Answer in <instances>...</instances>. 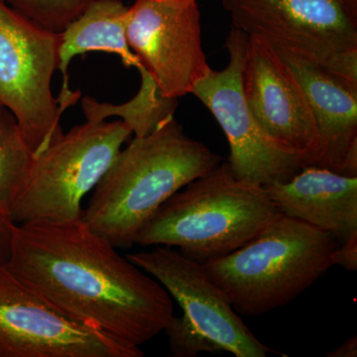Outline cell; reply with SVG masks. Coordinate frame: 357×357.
Instances as JSON below:
<instances>
[{
	"instance_id": "2e32d148",
	"label": "cell",
	"mask_w": 357,
	"mask_h": 357,
	"mask_svg": "<svg viewBox=\"0 0 357 357\" xmlns=\"http://www.w3.org/2000/svg\"><path fill=\"white\" fill-rule=\"evenodd\" d=\"M139 91L129 102L122 105L100 102L95 98H84L82 109L86 121L100 122L109 117H121L135 137H143L153 132L162 123L174 117L178 107V98L162 95L158 84L144 68L139 70Z\"/></svg>"
},
{
	"instance_id": "603a6c76",
	"label": "cell",
	"mask_w": 357,
	"mask_h": 357,
	"mask_svg": "<svg viewBox=\"0 0 357 357\" xmlns=\"http://www.w3.org/2000/svg\"><path fill=\"white\" fill-rule=\"evenodd\" d=\"M342 2L349 15L357 21V0H342Z\"/></svg>"
},
{
	"instance_id": "4fadbf2b",
	"label": "cell",
	"mask_w": 357,
	"mask_h": 357,
	"mask_svg": "<svg viewBox=\"0 0 357 357\" xmlns=\"http://www.w3.org/2000/svg\"><path fill=\"white\" fill-rule=\"evenodd\" d=\"M277 53L304 89L316 121L319 149L312 166L357 177V91L304 59Z\"/></svg>"
},
{
	"instance_id": "9c48e42d",
	"label": "cell",
	"mask_w": 357,
	"mask_h": 357,
	"mask_svg": "<svg viewBox=\"0 0 357 357\" xmlns=\"http://www.w3.org/2000/svg\"><path fill=\"white\" fill-rule=\"evenodd\" d=\"M139 347L70 319L0 265V357H142Z\"/></svg>"
},
{
	"instance_id": "5bb4252c",
	"label": "cell",
	"mask_w": 357,
	"mask_h": 357,
	"mask_svg": "<svg viewBox=\"0 0 357 357\" xmlns=\"http://www.w3.org/2000/svg\"><path fill=\"white\" fill-rule=\"evenodd\" d=\"M264 189L281 215L330 232L340 243L357 232V177L305 166Z\"/></svg>"
},
{
	"instance_id": "7402d4cb",
	"label": "cell",
	"mask_w": 357,
	"mask_h": 357,
	"mask_svg": "<svg viewBox=\"0 0 357 357\" xmlns=\"http://www.w3.org/2000/svg\"><path fill=\"white\" fill-rule=\"evenodd\" d=\"M328 357H356L357 356V337L356 335L345 340L344 344L337 347L333 351L326 354Z\"/></svg>"
},
{
	"instance_id": "277c9868",
	"label": "cell",
	"mask_w": 357,
	"mask_h": 357,
	"mask_svg": "<svg viewBox=\"0 0 357 357\" xmlns=\"http://www.w3.org/2000/svg\"><path fill=\"white\" fill-rule=\"evenodd\" d=\"M330 232L279 215L234 252L204 263L237 314L263 316L288 305L333 266Z\"/></svg>"
},
{
	"instance_id": "52a82bcc",
	"label": "cell",
	"mask_w": 357,
	"mask_h": 357,
	"mask_svg": "<svg viewBox=\"0 0 357 357\" xmlns=\"http://www.w3.org/2000/svg\"><path fill=\"white\" fill-rule=\"evenodd\" d=\"M248 38L232 28L225 40L229 64L222 70L211 69L191 95L210 110L225 134L230 149L227 163L234 177L265 187L292 178L305 167V160L270 139L249 109L243 82Z\"/></svg>"
},
{
	"instance_id": "6da1fadb",
	"label": "cell",
	"mask_w": 357,
	"mask_h": 357,
	"mask_svg": "<svg viewBox=\"0 0 357 357\" xmlns=\"http://www.w3.org/2000/svg\"><path fill=\"white\" fill-rule=\"evenodd\" d=\"M82 218L16 225L6 266L59 312L126 344L164 332L172 298Z\"/></svg>"
},
{
	"instance_id": "5b68a950",
	"label": "cell",
	"mask_w": 357,
	"mask_h": 357,
	"mask_svg": "<svg viewBox=\"0 0 357 357\" xmlns=\"http://www.w3.org/2000/svg\"><path fill=\"white\" fill-rule=\"evenodd\" d=\"M122 121H86L63 132L35 156L31 173L13 208L15 225L66 222L82 218L93 192L130 137Z\"/></svg>"
},
{
	"instance_id": "44dd1931",
	"label": "cell",
	"mask_w": 357,
	"mask_h": 357,
	"mask_svg": "<svg viewBox=\"0 0 357 357\" xmlns=\"http://www.w3.org/2000/svg\"><path fill=\"white\" fill-rule=\"evenodd\" d=\"M15 227L10 215L0 210V265H6L10 255Z\"/></svg>"
},
{
	"instance_id": "e0dca14e",
	"label": "cell",
	"mask_w": 357,
	"mask_h": 357,
	"mask_svg": "<svg viewBox=\"0 0 357 357\" xmlns=\"http://www.w3.org/2000/svg\"><path fill=\"white\" fill-rule=\"evenodd\" d=\"M35 154L26 141L17 119L0 103V210L10 213L27 183Z\"/></svg>"
},
{
	"instance_id": "ac0fdd59",
	"label": "cell",
	"mask_w": 357,
	"mask_h": 357,
	"mask_svg": "<svg viewBox=\"0 0 357 357\" xmlns=\"http://www.w3.org/2000/svg\"><path fill=\"white\" fill-rule=\"evenodd\" d=\"M35 24L54 33L64 31L93 0H4Z\"/></svg>"
},
{
	"instance_id": "7a4b0ae2",
	"label": "cell",
	"mask_w": 357,
	"mask_h": 357,
	"mask_svg": "<svg viewBox=\"0 0 357 357\" xmlns=\"http://www.w3.org/2000/svg\"><path fill=\"white\" fill-rule=\"evenodd\" d=\"M222 162L171 117L121 150L81 218L115 248H132L141 229L167 199Z\"/></svg>"
},
{
	"instance_id": "30bf717a",
	"label": "cell",
	"mask_w": 357,
	"mask_h": 357,
	"mask_svg": "<svg viewBox=\"0 0 357 357\" xmlns=\"http://www.w3.org/2000/svg\"><path fill=\"white\" fill-rule=\"evenodd\" d=\"M128 41L162 95L180 98L211 70L194 0H136L129 7Z\"/></svg>"
},
{
	"instance_id": "3957f363",
	"label": "cell",
	"mask_w": 357,
	"mask_h": 357,
	"mask_svg": "<svg viewBox=\"0 0 357 357\" xmlns=\"http://www.w3.org/2000/svg\"><path fill=\"white\" fill-rule=\"evenodd\" d=\"M279 215L264 187L238 180L222 162L167 199L135 244L178 248L204 264L241 248Z\"/></svg>"
},
{
	"instance_id": "7c38bea8",
	"label": "cell",
	"mask_w": 357,
	"mask_h": 357,
	"mask_svg": "<svg viewBox=\"0 0 357 357\" xmlns=\"http://www.w3.org/2000/svg\"><path fill=\"white\" fill-rule=\"evenodd\" d=\"M243 82L249 109L263 132L312 166L319 135L311 105L280 55L260 37L249 36Z\"/></svg>"
},
{
	"instance_id": "ffe728a7",
	"label": "cell",
	"mask_w": 357,
	"mask_h": 357,
	"mask_svg": "<svg viewBox=\"0 0 357 357\" xmlns=\"http://www.w3.org/2000/svg\"><path fill=\"white\" fill-rule=\"evenodd\" d=\"M333 266L337 265L347 270L356 272L357 270V232L352 234L344 243H340L333 255Z\"/></svg>"
},
{
	"instance_id": "9a60e30c",
	"label": "cell",
	"mask_w": 357,
	"mask_h": 357,
	"mask_svg": "<svg viewBox=\"0 0 357 357\" xmlns=\"http://www.w3.org/2000/svg\"><path fill=\"white\" fill-rule=\"evenodd\" d=\"M129 7L121 0H93L77 20L59 33L58 70L64 77L61 93H73L68 86V68L73 58L88 52L115 54L128 68L141 65L128 41Z\"/></svg>"
},
{
	"instance_id": "8992f818",
	"label": "cell",
	"mask_w": 357,
	"mask_h": 357,
	"mask_svg": "<svg viewBox=\"0 0 357 357\" xmlns=\"http://www.w3.org/2000/svg\"><path fill=\"white\" fill-rule=\"evenodd\" d=\"M60 35L0 0V103L17 119L35 156L63 134L61 115L74 105L52 93Z\"/></svg>"
},
{
	"instance_id": "cb8c5ba5",
	"label": "cell",
	"mask_w": 357,
	"mask_h": 357,
	"mask_svg": "<svg viewBox=\"0 0 357 357\" xmlns=\"http://www.w3.org/2000/svg\"><path fill=\"white\" fill-rule=\"evenodd\" d=\"M194 1H198V0H194Z\"/></svg>"
},
{
	"instance_id": "ba28073f",
	"label": "cell",
	"mask_w": 357,
	"mask_h": 357,
	"mask_svg": "<svg viewBox=\"0 0 357 357\" xmlns=\"http://www.w3.org/2000/svg\"><path fill=\"white\" fill-rule=\"evenodd\" d=\"M232 26L260 37L277 51L331 74L357 49V21L342 0H222Z\"/></svg>"
},
{
	"instance_id": "8fae6325",
	"label": "cell",
	"mask_w": 357,
	"mask_h": 357,
	"mask_svg": "<svg viewBox=\"0 0 357 357\" xmlns=\"http://www.w3.org/2000/svg\"><path fill=\"white\" fill-rule=\"evenodd\" d=\"M126 257L158 281L180 305L190 325L223 352L236 357H266L273 352L244 324L203 263L167 246H154Z\"/></svg>"
},
{
	"instance_id": "d6986e66",
	"label": "cell",
	"mask_w": 357,
	"mask_h": 357,
	"mask_svg": "<svg viewBox=\"0 0 357 357\" xmlns=\"http://www.w3.org/2000/svg\"><path fill=\"white\" fill-rule=\"evenodd\" d=\"M168 337L171 356L175 357H196L199 354H222V349L210 338L204 337L192 328L183 316L174 314L165 328Z\"/></svg>"
}]
</instances>
